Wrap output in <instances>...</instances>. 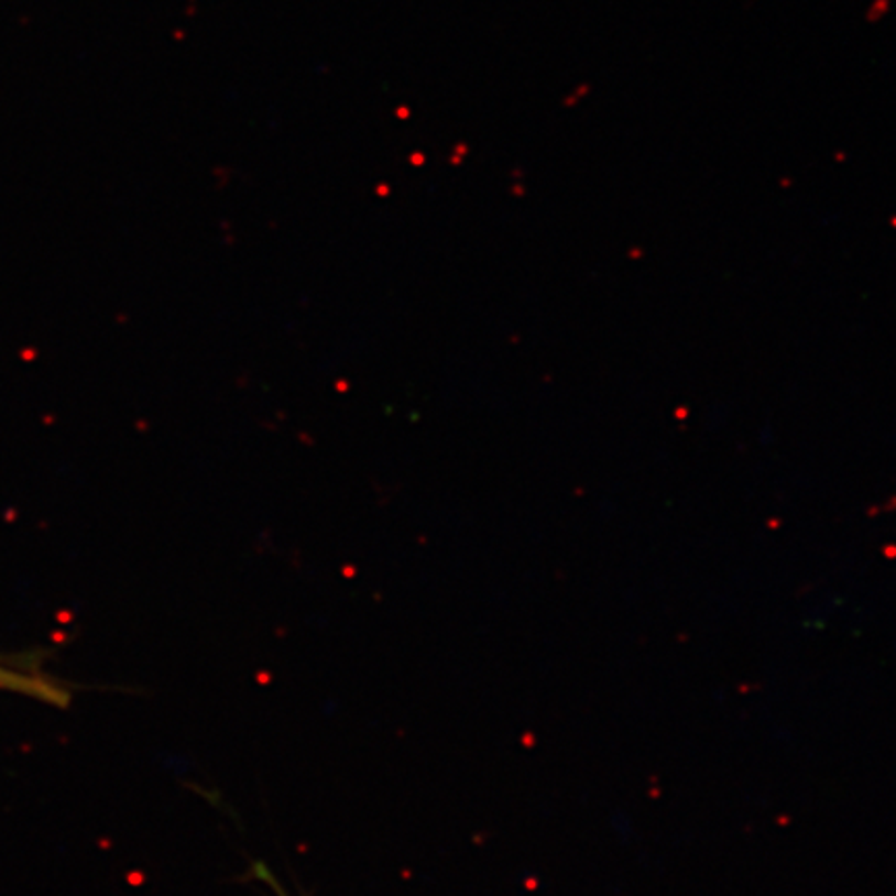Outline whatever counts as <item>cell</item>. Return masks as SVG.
<instances>
[{
	"mask_svg": "<svg viewBox=\"0 0 896 896\" xmlns=\"http://www.w3.org/2000/svg\"><path fill=\"white\" fill-rule=\"evenodd\" d=\"M0 689L23 693L28 698L42 699L53 706H67L69 691L51 677L32 670L28 666H15L0 660Z\"/></svg>",
	"mask_w": 896,
	"mask_h": 896,
	"instance_id": "6da1fadb",
	"label": "cell"
}]
</instances>
